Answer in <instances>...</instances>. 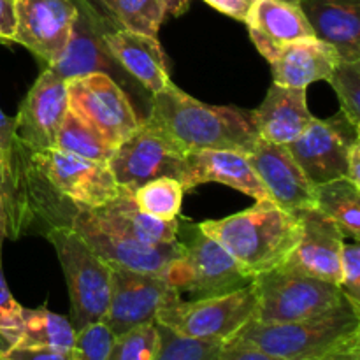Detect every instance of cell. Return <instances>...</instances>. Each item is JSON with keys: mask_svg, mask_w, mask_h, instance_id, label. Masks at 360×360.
I'll return each instance as SVG.
<instances>
[{"mask_svg": "<svg viewBox=\"0 0 360 360\" xmlns=\"http://www.w3.org/2000/svg\"><path fill=\"white\" fill-rule=\"evenodd\" d=\"M146 122L164 132L186 155L202 150L248 153L260 139L253 125L252 111L204 104L174 83L151 95Z\"/></svg>", "mask_w": 360, "mask_h": 360, "instance_id": "6da1fadb", "label": "cell"}, {"mask_svg": "<svg viewBox=\"0 0 360 360\" xmlns=\"http://www.w3.org/2000/svg\"><path fill=\"white\" fill-rule=\"evenodd\" d=\"M225 345L252 347L285 360H360V311L348 301L301 322L250 320Z\"/></svg>", "mask_w": 360, "mask_h": 360, "instance_id": "7a4b0ae2", "label": "cell"}, {"mask_svg": "<svg viewBox=\"0 0 360 360\" xmlns=\"http://www.w3.org/2000/svg\"><path fill=\"white\" fill-rule=\"evenodd\" d=\"M199 229L227 250L246 276L255 280L290 257L302 236V220L299 213L260 200L243 213L200 221Z\"/></svg>", "mask_w": 360, "mask_h": 360, "instance_id": "3957f363", "label": "cell"}, {"mask_svg": "<svg viewBox=\"0 0 360 360\" xmlns=\"http://www.w3.org/2000/svg\"><path fill=\"white\" fill-rule=\"evenodd\" d=\"M48 241L55 248L69 288L74 330L102 322L111 299L112 273L109 264L95 255L86 241L67 224L53 225Z\"/></svg>", "mask_w": 360, "mask_h": 360, "instance_id": "277c9868", "label": "cell"}, {"mask_svg": "<svg viewBox=\"0 0 360 360\" xmlns=\"http://www.w3.org/2000/svg\"><path fill=\"white\" fill-rule=\"evenodd\" d=\"M253 320L260 323L301 322L323 315L347 301L338 285L281 264L253 280Z\"/></svg>", "mask_w": 360, "mask_h": 360, "instance_id": "5b68a950", "label": "cell"}, {"mask_svg": "<svg viewBox=\"0 0 360 360\" xmlns=\"http://www.w3.org/2000/svg\"><path fill=\"white\" fill-rule=\"evenodd\" d=\"M181 255L176 257L164 273V280L179 294L192 299L231 294L253 283L236 260L213 238L204 234L199 225H188Z\"/></svg>", "mask_w": 360, "mask_h": 360, "instance_id": "8992f818", "label": "cell"}, {"mask_svg": "<svg viewBox=\"0 0 360 360\" xmlns=\"http://www.w3.org/2000/svg\"><path fill=\"white\" fill-rule=\"evenodd\" d=\"M257 294L255 287L241 288L214 297L178 301L164 306L155 316L158 326L190 340L227 343L246 322L253 319Z\"/></svg>", "mask_w": 360, "mask_h": 360, "instance_id": "52a82bcc", "label": "cell"}, {"mask_svg": "<svg viewBox=\"0 0 360 360\" xmlns=\"http://www.w3.org/2000/svg\"><path fill=\"white\" fill-rule=\"evenodd\" d=\"M28 169L77 210H97L123 192L104 162L86 160L56 150L27 155Z\"/></svg>", "mask_w": 360, "mask_h": 360, "instance_id": "ba28073f", "label": "cell"}, {"mask_svg": "<svg viewBox=\"0 0 360 360\" xmlns=\"http://www.w3.org/2000/svg\"><path fill=\"white\" fill-rule=\"evenodd\" d=\"M69 109L118 148L141 127L129 97L105 72H91L67 81Z\"/></svg>", "mask_w": 360, "mask_h": 360, "instance_id": "9c48e42d", "label": "cell"}, {"mask_svg": "<svg viewBox=\"0 0 360 360\" xmlns=\"http://www.w3.org/2000/svg\"><path fill=\"white\" fill-rule=\"evenodd\" d=\"M108 165L116 183L127 192H134L144 183L165 176L183 181L186 153L144 120L139 129L116 148Z\"/></svg>", "mask_w": 360, "mask_h": 360, "instance_id": "30bf717a", "label": "cell"}, {"mask_svg": "<svg viewBox=\"0 0 360 360\" xmlns=\"http://www.w3.org/2000/svg\"><path fill=\"white\" fill-rule=\"evenodd\" d=\"M109 267L112 273L111 299L102 322L115 336L155 322V316L164 306L181 299V294L162 276L120 266Z\"/></svg>", "mask_w": 360, "mask_h": 360, "instance_id": "8fae6325", "label": "cell"}, {"mask_svg": "<svg viewBox=\"0 0 360 360\" xmlns=\"http://www.w3.org/2000/svg\"><path fill=\"white\" fill-rule=\"evenodd\" d=\"M357 141L359 129L340 111L329 120H313L287 148L309 181L322 185L347 176L348 155Z\"/></svg>", "mask_w": 360, "mask_h": 360, "instance_id": "7c38bea8", "label": "cell"}, {"mask_svg": "<svg viewBox=\"0 0 360 360\" xmlns=\"http://www.w3.org/2000/svg\"><path fill=\"white\" fill-rule=\"evenodd\" d=\"M67 225L74 229L86 245L109 266H120L137 273L164 276L176 257L181 255L183 243L179 238L167 245H146L125 238L111 229L98 224L88 210H77Z\"/></svg>", "mask_w": 360, "mask_h": 360, "instance_id": "4fadbf2b", "label": "cell"}, {"mask_svg": "<svg viewBox=\"0 0 360 360\" xmlns=\"http://www.w3.org/2000/svg\"><path fill=\"white\" fill-rule=\"evenodd\" d=\"M67 111V81L48 67L32 84L14 116V134L21 150L27 155L53 150Z\"/></svg>", "mask_w": 360, "mask_h": 360, "instance_id": "5bb4252c", "label": "cell"}, {"mask_svg": "<svg viewBox=\"0 0 360 360\" xmlns=\"http://www.w3.org/2000/svg\"><path fill=\"white\" fill-rule=\"evenodd\" d=\"M14 42L53 65L62 56L77 16L74 0H14Z\"/></svg>", "mask_w": 360, "mask_h": 360, "instance_id": "9a60e30c", "label": "cell"}, {"mask_svg": "<svg viewBox=\"0 0 360 360\" xmlns=\"http://www.w3.org/2000/svg\"><path fill=\"white\" fill-rule=\"evenodd\" d=\"M253 44L271 63L274 84L308 88L315 81H327L340 62L336 49L320 39H301L292 42H273L250 32Z\"/></svg>", "mask_w": 360, "mask_h": 360, "instance_id": "2e32d148", "label": "cell"}, {"mask_svg": "<svg viewBox=\"0 0 360 360\" xmlns=\"http://www.w3.org/2000/svg\"><path fill=\"white\" fill-rule=\"evenodd\" d=\"M246 157L276 206L290 213L315 207V185L299 167L285 144L259 139Z\"/></svg>", "mask_w": 360, "mask_h": 360, "instance_id": "e0dca14e", "label": "cell"}, {"mask_svg": "<svg viewBox=\"0 0 360 360\" xmlns=\"http://www.w3.org/2000/svg\"><path fill=\"white\" fill-rule=\"evenodd\" d=\"M302 236L283 264L319 280L340 287V260L345 232L340 225L316 207L299 213Z\"/></svg>", "mask_w": 360, "mask_h": 360, "instance_id": "ac0fdd59", "label": "cell"}, {"mask_svg": "<svg viewBox=\"0 0 360 360\" xmlns=\"http://www.w3.org/2000/svg\"><path fill=\"white\" fill-rule=\"evenodd\" d=\"M77 16L62 56L51 67L65 81L91 72L108 74L112 58L104 46L105 20L90 0H74Z\"/></svg>", "mask_w": 360, "mask_h": 360, "instance_id": "d6986e66", "label": "cell"}, {"mask_svg": "<svg viewBox=\"0 0 360 360\" xmlns=\"http://www.w3.org/2000/svg\"><path fill=\"white\" fill-rule=\"evenodd\" d=\"M181 183L186 192L204 183H220L253 197L257 202L271 200L250 165L246 153L234 150H202L188 153Z\"/></svg>", "mask_w": 360, "mask_h": 360, "instance_id": "ffe728a7", "label": "cell"}, {"mask_svg": "<svg viewBox=\"0 0 360 360\" xmlns=\"http://www.w3.org/2000/svg\"><path fill=\"white\" fill-rule=\"evenodd\" d=\"M102 39L111 58L151 95L165 90L172 83L158 37L120 27L105 30Z\"/></svg>", "mask_w": 360, "mask_h": 360, "instance_id": "44dd1931", "label": "cell"}, {"mask_svg": "<svg viewBox=\"0 0 360 360\" xmlns=\"http://www.w3.org/2000/svg\"><path fill=\"white\" fill-rule=\"evenodd\" d=\"M253 125L260 139L274 144H290L315 120L306 101V88L274 84L262 104L252 111Z\"/></svg>", "mask_w": 360, "mask_h": 360, "instance_id": "7402d4cb", "label": "cell"}, {"mask_svg": "<svg viewBox=\"0 0 360 360\" xmlns=\"http://www.w3.org/2000/svg\"><path fill=\"white\" fill-rule=\"evenodd\" d=\"M316 39L336 49L340 60H360V0H299Z\"/></svg>", "mask_w": 360, "mask_h": 360, "instance_id": "603a6c76", "label": "cell"}, {"mask_svg": "<svg viewBox=\"0 0 360 360\" xmlns=\"http://www.w3.org/2000/svg\"><path fill=\"white\" fill-rule=\"evenodd\" d=\"M88 213L101 225L146 245H167L179 236L178 220H160L144 213L134 204L130 192L123 190L115 200Z\"/></svg>", "mask_w": 360, "mask_h": 360, "instance_id": "cb8c5ba5", "label": "cell"}, {"mask_svg": "<svg viewBox=\"0 0 360 360\" xmlns=\"http://www.w3.org/2000/svg\"><path fill=\"white\" fill-rule=\"evenodd\" d=\"M250 32L273 42H292L315 37L299 0H255L248 20Z\"/></svg>", "mask_w": 360, "mask_h": 360, "instance_id": "d4e9b609", "label": "cell"}, {"mask_svg": "<svg viewBox=\"0 0 360 360\" xmlns=\"http://www.w3.org/2000/svg\"><path fill=\"white\" fill-rule=\"evenodd\" d=\"M25 151L21 150L14 134V118L4 115L0 109V181L9 202L13 218L14 236H20L21 227L27 220V200L23 197V167L21 160Z\"/></svg>", "mask_w": 360, "mask_h": 360, "instance_id": "484cf974", "label": "cell"}, {"mask_svg": "<svg viewBox=\"0 0 360 360\" xmlns=\"http://www.w3.org/2000/svg\"><path fill=\"white\" fill-rule=\"evenodd\" d=\"M74 340H76V330L65 316L56 315L46 308H23L21 326L11 347L70 350Z\"/></svg>", "mask_w": 360, "mask_h": 360, "instance_id": "4316f807", "label": "cell"}, {"mask_svg": "<svg viewBox=\"0 0 360 360\" xmlns=\"http://www.w3.org/2000/svg\"><path fill=\"white\" fill-rule=\"evenodd\" d=\"M315 207L336 221L345 234L360 239V188L347 178L315 185Z\"/></svg>", "mask_w": 360, "mask_h": 360, "instance_id": "83f0119b", "label": "cell"}, {"mask_svg": "<svg viewBox=\"0 0 360 360\" xmlns=\"http://www.w3.org/2000/svg\"><path fill=\"white\" fill-rule=\"evenodd\" d=\"M53 150L74 155V157L86 158V160L108 164L112 155H115L116 146H112L98 130L88 125L84 120H81L79 116L74 115L69 109L63 116L58 134H56Z\"/></svg>", "mask_w": 360, "mask_h": 360, "instance_id": "f1b7e54d", "label": "cell"}, {"mask_svg": "<svg viewBox=\"0 0 360 360\" xmlns=\"http://www.w3.org/2000/svg\"><path fill=\"white\" fill-rule=\"evenodd\" d=\"M185 186L174 178H157L130 192L134 204L144 213L160 220H178Z\"/></svg>", "mask_w": 360, "mask_h": 360, "instance_id": "f546056e", "label": "cell"}, {"mask_svg": "<svg viewBox=\"0 0 360 360\" xmlns=\"http://www.w3.org/2000/svg\"><path fill=\"white\" fill-rule=\"evenodd\" d=\"M116 23L127 30L158 37L160 25L164 23L165 7L160 0H97Z\"/></svg>", "mask_w": 360, "mask_h": 360, "instance_id": "4dcf8cb0", "label": "cell"}, {"mask_svg": "<svg viewBox=\"0 0 360 360\" xmlns=\"http://www.w3.org/2000/svg\"><path fill=\"white\" fill-rule=\"evenodd\" d=\"M160 345L157 322L115 336L108 360H153Z\"/></svg>", "mask_w": 360, "mask_h": 360, "instance_id": "1f68e13d", "label": "cell"}, {"mask_svg": "<svg viewBox=\"0 0 360 360\" xmlns=\"http://www.w3.org/2000/svg\"><path fill=\"white\" fill-rule=\"evenodd\" d=\"M158 334H160V345L153 360H217L224 347V343L178 336L164 326H158Z\"/></svg>", "mask_w": 360, "mask_h": 360, "instance_id": "d6a6232c", "label": "cell"}, {"mask_svg": "<svg viewBox=\"0 0 360 360\" xmlns=\"http://www.w3.org/2000/svg\"><path fill=\"white\" fill-rule=\"evenodd\" d=\"M327 83L334 88L341 102V112L348 122L359 129L360 127V60L347 62L340 60Z\"/></svg>", "mask_w": 360, "mask_h": 360, "instance_id": "836d02e7", "label": "cell"}, {"mask_svg": "<svg viewBox=\"0 0 360 360\" xmlns=\"http://www.w3.org/2000/svg\"><path fill=\"white\" fill-rule=\"evenodd\" d=\"M115 334L104 322L91 323L76 330L72 360H108Z\"/></svg>", "mask_w": 360, "mask_h": 360, "instance_id": "e575fe53", "label": "cell"}, {"mask_svg": "<svg viewBox=\"0 0 360 360\" xmlns=\"http://www.w3.org/2000/svg\"><path fill=\"white\" fill-rule=\"evenodd\" d=\"M2 243L4 239L0 238V350L13 345L14 336L21 326V313H23V306L18 304L4 278Z\"/></svg>", "mask_w": 360, "mask_h": 360, "instance_id": "d590c367", "label": "cell"}, {"mask_svg": "<svg viewBox=\"0 0 360 360\" xmlns=\"http://www.w3.org/2000/svg\"><path fill=\"white\" fill-rule=\"evenodd\" d=\"M340 288L347 301L360 311V246L343 243L340 260Z\"/></svg>", "mask_w": 360, "mask_h": 360, "instance_id": "8d00e7d4", "label": "cell"}, {"mask_svg": "<svg viewBox=\"0 0 360 360\" xmlns=\"http://www.w3.org/2000/svg\"><path fill=\"white\" fill-rule=\"evenodd\" d=\"M7 360H72L70 350H56V348H27V347H7L0 350Z\"/></svg>", "mask_w": 360, "mask_h": 360, "instance_id": "74e56055", "label": "cell"}, {"mask_svg": "<svg viewBox=\"0 0 360 360\" xmlns=\"http://www.w3.org/2000/svg\"><path fill=\"white\" fill-rule=\"evenodd\" d=\"M204 2L210 4L213 9L220 11L221 14H227L234 20L246 21L252 13L255 0H204Z\"/></svg>", "mask_w": 360, "mask_h": 360, "instance_id": "f35d334b", "label": "cell"}, {"mask_svg": "<svg viewBox=\"0 0 360 360\" xmlns=\"http://www.w3.org/2000/svg\"><path fill=\"white\" fill-rule=\"evenodd\" d=\"M217 360H285L266 354L252 347H238V345H224Z\"/></svg>", "mask_w": 360, "mask_h": 360, "instance_id": "ab89813d", "label": "cell"}, {"mask_svg": "<svg viewBox=\"0 0 360 360\" xmlns=\"http://www.w3.org/2000/svg\"><path fill=\"white\" fill-rule=\"evenodd\" d=\"M14 32H16L14 0H0V44L14 42Z\"/></svg>", "mask_w": 360, "mask_h": 360, "instance_id": "60d3db41", "label": "cell"}, {"mask_svg": "<svg viewBox=\"0 0 360 360\" xmlns=\"http://www.w3.org/2000/svg\"><path fill=\"white\" fill-rule=\"evenodd\" d=\"M0 238L16 239V236H14L13 218H11L9 202H7V197H6V192H4L2 181H0Z\"/></svg>", "mask_w": 360, "mask_h": 360, "instance_id": "b9f144b4", "label": "cell"}, {"mask_svg": "<svg viewBox=\"0 0 360 360\" xmlns=\"http://www.w3.org/2000/svg\"><path fill=\"white\" fill-rule=\"evenodd\" d=\"M345 178L360 188V141L350 148V155H348L347 164V176Z\"/></svg>", "mask_w": 360, "mask_h": 360, "instance_id": "7bdbcfd3", "label": "cell"}, {"mask_svg": "<svg viewBox=\"0 0 360 360\" xmlns=\"http://www.w3.org/2000/svg\"><path fill=\"white\" fill-rule=\"evenodd\" d=\"M165 7V13L172 14V16H181L188 11L190 0H160Z\"/></svg>", "mask_w": 360, "mask_h": 360, "instance_id": "ee69618b", "label": "cell"}, {"mask_svg": "<svg viewBox=\"0 0 360 360\" xmlns=\"http://www.w3.org/2000/svg\"><path fill=\"white\" fill-rule=\"evenodd\" d=\"M0 360H7V359H4V355H2V354H0Z\"/></svg>", "mask_w": 360, "mask_h": 360, "instance_id": "f6af8a7d", "label": "cell"}]
</instances>
